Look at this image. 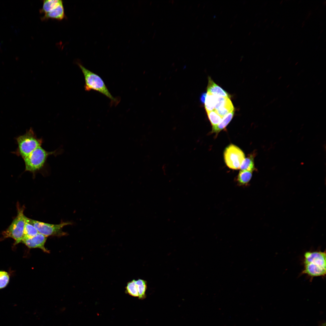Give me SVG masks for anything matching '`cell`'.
Returning a JSON list of instances; mask_svg holds the SVG:
<instances>
[{"label":"cell","mask_w":326,"mask_h":326,"mask_svg":"<svg viewBox=\"0 0 326 326\" xmlns=\"http://www.w3.org/2000/svg\"><path fill=\"white\" fill-rule=\"evenodd\" d=\"M303 269L301 275H307L311 281L314 278L325 277L326 274V250L308 251L303 255Z\"/></svg>","instance_id":"1"},{"label":"cell","mask_w":326,"mask_h":326,"mask_svg":"<svg viewBox=\"0 0 326 326\" xmlns=\"http://www.w3.org/2000/svg\"><path fill=\"white\" fill-rule=\"evenodd\" d=\"M60 152L58 150L48 152L41 146L38 147L23 159L25 165V171L31 172L34 177L36 174L43 168L48 157L51 155H56Z\"/></svg>","instance_id":"2"},{"label":"cell","mask_w":326,"mask_h":326,"mask_svg":"<svg viewBox=\"0 0 326 326\" xmlns=\"http://www.w3.org/2000/svg\"><path fill=\"white\" fill-rule=\"evenodd\" d=\"M77 64L84 76L85 82L84 88L86 91H96L109 98L113 103H118V99L112 95L101 77L87 69L80 63L78 62Z\"/></svg>","instance_id":"3"},{"label":"cell","mask_w":326,"mask_h":326,"mask_svg":"<svg viewBox=\"0 0 326 326\" xmlns=\"http://www.w3.org/2000/svg\"><path fill=\"white\" fill-rule=\"evenodd\" d=\"M16 140L18 147L14 153L23 159L41 146L43 142L42 139L38 138L31 128L24 134L17 137Z\"/></svg>","instance_id":"4"},{"label":"cell","mask_w":326,"mask_h":326,"mask_svg":"<svg viewBox=\"0 0 326 326\" xmlns=\"http://www.w3.org/2000/svg\"><path fill=\"white\" fill-rule=\"evenodd\" d=\"M25 207L17 205V215L8 228L2 233L3 239L11 238L15 240L14 245L22 242L27 217L24 214Z\"/></svg>","instance_id":"5"},{"label":"cell","mask_w":326,"mask_h":326,"mask_svg":"<svg viewBox=\"0 0 326 326\" xmlns=\"http://www.w3.org/2000/svg\"><path fill=\"white\" fill-rule=\"evenodd\" d=\"M27 220L36 228L39 233L48 237L50 236H61L66 234L62 230L65 226L71 225L70 222H62L53 224L40 222L27 218Z\"/></svg>","instance_id":"6"},{"label":"cell","mask_w":326,"mask_h":326,"mask_svg":"<svg viewBox=\"0 0 326 326\" xmlns=\"http://www.w3.org/2000/svg\"><path fill=\"white\" fill-rule=\"evenodd\" d=\"M224 155L225 161L227 166L234 170L240 168L245 158L243 152L238 147L232 144L226 148Z\"/></svg>","instance_id":"7"},{"label":"cell","mask_w":326,"mask_h":326,"mask_svg":"<svg viewBox=\"0 0 326 326\" xmlns=\"http://www.w3.org/2000/svg\"><path fill=\"white\" fill-rule=\"evenodd\" d=\"M47 237L39 233L31 238H23L22 242L30 248H39L44 252L48 253L49 251L44 246Z\"/></svg>","instance_id":"8"},{"label":"cell","mask_w":326,"mask_h":326,"mask_svg":"<svg viewBox=\"0 0 326 326\" xmlns=\"http://www.w3.org/2000/svg\"><path fill=\"white\" fill-rule=\"evenodd\" d=\"M65 17L64 9L62 3L50 12L44 14L41 19L43 21L49 19L61 21Z\"/></svg>","instance_id":"9"},{"label":"cell","mask_w":326,"mask_h":326,"mask_svg":"<svg viewBox=\"0 0 326 326\" xmlns=\"http://www.w3.org/2000/svg\"><path fill=\"white\" fill-rule=\"evenodd\" d=\"M207 92L218 96L230 98V95L216 84L210 77H208Z\"/></svg>","instance_id":"10"},{"label":"cell","mask_w":326,"mask_h":326,"mask_svg":"<svg viewBox=\"0 0 326 326\" xmlns=\"http://www.w3.org/2000/svg\"><path fill=\"white\" fill-rule=\"evenodd\" d=\"M234 114V111H233L225 116L218 124L212 126L211 133H215L217 135L220 132L224 129L232 120Z\"/></svg>","instance_id":"11"},{"label":"cell","mask_w":326,"mask_h":326,"mask_svg":"<svg viewBox=\"0 0 326 326\" xmlns=\"http://www.w3.org/2000/svg\"><path fill=\"white\" fill-rule=\"evenodd\" d=\"M63 3L61 0H45L43 1V4L40 10L41 13L46 14L53 10L61 4Z\"/></svg>","instance_id":"12"},{"label":"cell","mask_w":326,"mask_h":326,"mask_svg":"<svg viewBox=\"0 0 326 326\" xmlns=\"http://www.w3.org/2000/svg\"><path fill=\"white\" fill-rule=\"evenodd\" d=\"M252 172L247 171H240L237 176L236 181L239 186H247L250 181Z\"/></svg>","instance_id":"13"},{"label":"cell","mask_w":326,"mask_h":326,"mask_svg":"<svg viewBox=\"0 0 326 326\" xmlns=\"http://www.w3.org/2000/svg\"><path fill=\"white\" fill-rule=\"evenodd\" d=\"M241 170L253 172L255 169L254 163V155H249L245 158L240 168Z\"/></svg>","instance_id":"14"},{"label":"cell","mask_w":326,"mask_h":326,"mask_svg":"<svg viewBox=\"0 0 326 326\" xmlns=\"http://www.w3.org/2000/svg\"><path fill=\"white\" fill-rule=\"evenodd\" d=\"M217 97L207 92L204 103L205 107L206 112L214 110Z\"/></svg>","instance_id":"15"},{"label":"cell","mask_w":326,"mask_h":326,"mask_svg":"<svg viewBox=\"0 0 326 326\" xmlns=\"http://www.w3.org/2000/svg\"><path fill=\"white\" fill-rule=\"evenodd\" d=\"M234 107L232 101L230 98H229L224 105L215 110L219 115L223 117L229 113L234 111Z\"/></svg>","instance_id":"16"},{"label":"cell","mask_w":326,"mask_h":326,"mask_svg":"<svg viewBox=\"0 0 326 326\" xmlns=\"http://www.w3.org/2000/svg\"><path fill=\"white\" fill-rule=\"evenodd\" d=\"M38 233L36 228L27 221V217L24 231L23 238H31Z\"/></svg>","instance_id":"17"},{"label":"cell","mask_w":326,"mask_h":326,"mask_svg":"<svg viewBox=\"0 0 326 326\" xmlns=\"http://www.w3.org/2000/svg\"><path fill=\"white\" fill-rule=\"evenodd\" d=\"M138 291L139 294L138 298L140 299H143L146 297L145 292L147 288L146 281L144 280L139 279L136 280Z\"/></svg>","instance_id":"18"},{"label":"cell","mask_w":326,"mask_h":326,"mask_svg":"<svg viewBox=\"0 0 326 326\" xmlns=\"http://www.w3.org/2000/svg\"><path fill=\"white\" fill-rule=\"evenodd\" d=\"M126 292L132 296L138 297L139 294L136 280H133L128 282L126 287Z\"/></svg>","instance_id":"19"},{"label":"cell","mask_w":326,"mask_h":326,"mask_svg":"<svg viewBox=\"0 0 326 326\" xmlns=\"http://www.w3.org/2000/svg\"><path fill=\"white\" fill-rule=\"evenodd\" d=\"M206 113L212 126L218 124L223 118L219 115L215 110Z\"/></svg>","instance_id":"20"},{"label":"cell","mask_w":326,"mask_h":326,"mask_svg":"<svg viewBox=\"0 0 326 326\" xmlns=\"http://www.w3.org/2000/svg\"><path fill=\"white\" fill-rule=\"evenodd\" d=\"M9 280V276L6 271H0V289L5 287Z\"/></svg>","instance_id":"21"},{"label":"cell","mask_w":326,"mask_h":326,"mask_svg":"<svg viewBox=\"0 0 326 326\" xmlns=\"http://www.w3.org/2000/svg\"><path fill=\"white\" fill-rule=\"evenodd\" d=\"M206 93L204 92L201 95L200 100L201 102L203 104H204L206 97Z\"/></svg>","instance_id":"22"},{"label":"cell","mask_w":326,"mask_h":326,"mask_svg":"<svg viewBox=\"0 0 326 326\" xmlns=\"http://www.w3.org/2000/svg\"><path fill=\"white\" fill-rule=\"evenodd\" d=\"M319 326H326V322L325 321H321L319 322Z\"/></svg>","instance_id":"23"}]
</instances>
